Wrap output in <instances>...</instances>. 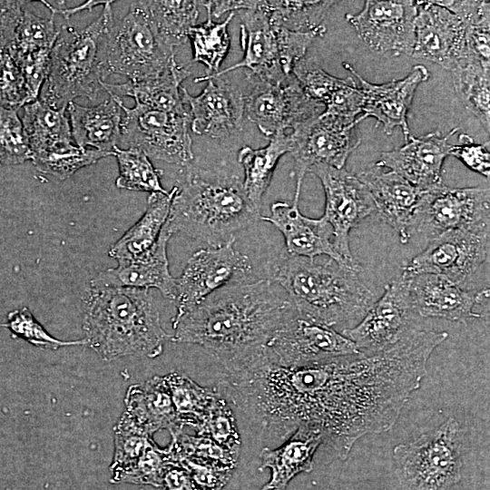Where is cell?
Here are the masks:
<instances>
[{"mask_svg":"<svg viewBox=\"0 0 490 490\" xmlns=\"http://www.w3.org/2000/svg\"><path fill=\"white\" fill-rule=\"evenodd\" d=\"M446 331L413 328L394 345L303 367L265 357L226 372L234 402L270 434L287 439L299 426L319 428L341 459L367 434L388 431L426 375Z\"/></svg>","mask_w":490,"mask_h":490,"instance_id":"obj_1","label":"cell"},{"mask_svg":"<svg viewBox=\"0 0 490 490\" xmlns=\"http://www.w3.org/2000/svg\"><path fill=\"white\" fill-rule=\"evenodd\" d=\"M293 309L269 279L231 284L174 318L171 339L204 348L230 372L262 357L266 343Z\"/></svg>","mask_w":490,"mask_h":490,"instance_id":"obj_2","label":"cell"},{"mask_svg":"<svg viewBox=\"0 0 490 490\" xmlns=\"http://www.w3.org/2000/svg\"><path fill=\"white\" fill-rule=\"evenodd\" d=\"M83 329L87 346L103 360L126 356L156 358L171 337L149 289L89 284Z\"/></svg>","mask_w":490,"mask_h":490,"instance_id":"obj_3","label":"cell"},{"mask_svg":"<svg viewBox=\"0 0 490 490\" xmlns=\"http://www.w3.org/2000/svg\"><path fill=\"white\" fill-rule=\"evenodd\" d=\"M166 226L172 234L218 247L235 240V234L260 220V211L249 201L235 175H209L183 168L174 186Z\"/></svg>","mask_w":490,"mask_h":490,"instance_id":"obj_4","label":"cell"},{"mask_svg":"<svg viewBox=\"0 0 490 490\" xmlns=\"http://www.w3.org/2000/svg\"><path fill=\"white\" fill-rule=\"evenodd\" d=\"M269 279L285 290L299 315L330 328L358 323L377 300L358 271L331 259L319 263L287 254Z\"/></svg>","mask_w":490,"mask_h":490,"instance_id":"obj_5","label":"cell"},{"mask_svg":"<svg viewBox=\"0 0 490 490\" xmlns=\"http://www.w3.org/2000/svg\"><path fill=\"white\" fill-rule=\"evenodd\" d=\"M109 2L101 15L84 29L64 25L50 54L48 75L42 86L40 101L59 110L77 97L95 101L103 90L101 47L106 29L113 19Z\"/></svg>","mask_w":490,"mask_h":490,"instance_id":"obj_6","label":"cell"},{"mask_svg":"<svg viewBox=\"0 0 490 490\" xmlns=\"http://www.w3.org/2000/svg\"><path fill=\"white\" fill-rule=\"evenodd\" d=\"M128 13L109 24L101 47L103 79L111 74L132 81L159 76L175 61L172 47L159 33L146 1L129 2Z\"/></svg>","mask_w":490,"mask_h":490,"instance_id":"obj_7","label":"cell"},{"mask_svg":"<svg viewBox=\"0 0 490 490\" xmlns=\"http://www.w3.org/2000/svg\"><path fill=\"white\" fill-rule=\"evenodd\" d=\"M464 436L453 417L407 444L393 449L404 490H449L461 478Z\"/></svg>","mask_w":490,"mask_h":490,"instance_id":"obj_8","label":"cell"},{"mask_svg":"<svg viewBox=\"0 0 490 490\" xmlns=\"http://www.w3.org/2000/svg\"><path fill=\"white\" fill-rule=\"evenodd\" d=\"M359 353L356 345L333 328L298 313L286 317L266 343V360L281 367H303Z\"/></svg>","mask_w":490,"mask_h":490,"instance_id":"obj_9","label":"cell"},{"mask_svg":"<svg viewBox=\"0 0 490 490\" xmlns=\"http://www.w3.org/2000/svg\"><path fill=\"white\" fill-rule=\"evenodd\" d=\"M121 141L142 151L148 157L185 168L194 158L188 132L189 113L152 109L140 103L132 108L121 103Z\"/></svg>","mask_w":490,"mask_h":490,"instance_id":"obj_10","label":"cell"},{"mask_svg":"<svg viewBox=\"0 0 490 490\" xmlns=\"http://www.w3.org/2000/svg\"><path fill=\"white\" fill-rule=\"evenodd\" d=\"M489 224L483 221L440 233L407 261L402 271L410 275L437 274L464 287L486 260Z\"/></svg>","mask_w":490,"mask_h":490,"instance_id":"obj_11","label":"cell"},{"mask_svg":"<svg viewBox=\"0 0 490 490\" xmlns=\"http://www.w3.org/2000/svg\"><path fill=\"white\" fill-rule=\"evenodd\" d=\"M235 240L194 252L176 279L173 302L179 318L221 288L248 281L252 272L249 257L234 247Z\"/></svg>","mask_w":490,"mask_h":490,"instance_id":"obj_12","label":"cell"},{"mask_svg":"<svg viewBox=\"0 0 490 490\" xmlns=\"http://www.w3.org/2000/svg\"><path fill=\"white\" fill-rule=\"evenodd\" d=\"M245 116L268 137L290 132L319 115L322 104L309 99L291 74L280 81H265L248 74Z\"/></svg>","mask_w":490,"mask_h":490,"instance_id":"obj_13","label":"cell"},{"mask_svg":"<svg viewBox=\"0 0 490 490\" xmlns=\"http://www.w3.org/2000/svg\"><path fill=\"white\" fill-rule=\"evenodd\" d=\"M357 122L321 113L290 132L294 159L291 176L296 180L294 204H299L301 185L309 169L325 164L344 168L350 153L360 143L356 132Z\"/></svg>","mask_w":490,"mask_h":490,"instance_id":"obj_14","label":"cell"},{"mask_svg":"<svg viewBox=\"0 0 490 490\" xmlns=\"http://www.w3.org/2000/svg\"><path fill=\"white\" fill-rule=\"evenodd\" d=\"M309 172L315 174L322 183L326 201L321 217L332 227L338 252L352 270L359 272L362 267L351 253L349 232L376 211L369 191L356 175L344 168L318 164Z\"/></svg>","mask_w":490,"mask_h":490,"instance_id":"obj_15","label":"cell"},{"mask_svg":"<svg viewBox=\"0 0 490 490\" xmlns=\"http://www.w3.org/2000/svg\"><path fill=\"white\" fill-rule=\"evenodd\" d=\"M408 293V277L402 272L385 287L365 316L353 327L341 330L357 347L358 352L371 354L397 343L412 326Z\"/></svg>","mask_w":490,"mask_h":490,"instance_id":"obj_16","label":"cell"},{"mask_svg":"<svg viewBox=\"0 0 490 490\" xmlns=\"http://www.w3.org/2000/svg\"><path fill=\"white\" fill-rule=\"evenodd\" d=\"M489 188H450L443 183L424 191L414 219L413 232L433 238L442 232L489 221Z\"/></svg>","mask_w":490,"mask_h":490,"instance_id":"obj_17","label":"cell"},{"mask_svg":"<svg viewBox=\"0 0 490 490\" xmlns=\"http://www.w3.org/2000/svg\"><path fill=\"white\" fill-rule=\"evenodd\" d=\"M416 13V1L368 0L359 13L347 14L345 17L372 52L411 55Z\"/></svg>","mask_w":490,"mask_h":490,"instance_id":"obj_18","label":"cell"},{"mask_svg":"<svg viewBox=\"0 0 490 490\" xmlns=\"http://www.w3.org/2000/svg\"><path fill=\"white\" fill-rule=\"evenodd\" d=\"M412 56L453 71L467 55V24L433 1H416Z\"/></svg>","mask_w":490,"mask_h":490,"instance_id":"obj_19","label":"cell"},{"mask_svg":"<svg viewBox=\"0 0 490 490\" xmlns=\"http://www.w3.org/2000/svg\"><path fill=\"white\" fill-rule=\"evenodd\" d=\"M195 83L207 82L196 96L181 87L185 105L189 106L191 128L198 135L225 138L242 127L245 116L244 94L222 76H199Z\"/></svg>","mask_w":490,"mask_h":490,"instance_id":"obj_20","label":"cell"},{"mask_svg":"<svg viewBox=\"0 0 490 490\" xmlns=\"http://www.w3.org/2000/svg\"><path fill=\"white\" fill-rule=\"evenodd\" d=\"M406 274L412 309L420 317L465 322L481 317L476 308L488 306V289L473 292L441 275Z\"/></svg>","mask_w":490,"mask_h":490,"instance_id":"obj_21","label":"cell"},{"mask_svg":"<svg viewBox=\"0 0 490 490\" xmlns=\"http://www.w3.org/2000/svg\"><path fill=\"white\" fill-rule=\"evenodd\" d=\"M241 16L240 44L243 58L218 73L207 76H223L231 71L246 68L249 74L265 81H280L286 75L281 66V34L283 26L272 24L267 15L248 1Z\"/></svg>","mask_w":490,"mask_h":490,"instance_id":"obj_22","label":"cell"},{"mask_svg":"<svg viewBox=\"0 0 490 490\" xmlns=\"http://www.w3.org/2000/svg\"><path fill=\"white\" fill-rule=\"evenodd\" d=\"M343 66L358 80L363 93L362 113L358 122L373 117L377 120V125H383V131L387 135L395 128L400 127L407 141L411 135L407 120V112L416 88L429 78L426 67L416 64L403 79L374 84L363 79L350 64L343 63Z\"/></svg>","mask_w":490,"mask_h":490,"instance_id":"obj_23","label":"cell"},{"mask_svg":"<svg viewBox=\"0 0 490 490\" xmlns=\"http://www.w3.org/2000/svg\"><path fill=\"white\" fill-rule=\"evenodd\" d=\"M457 131L454 128L446 136L439 132L418 138L410 135L402 147L383 152L375 165L395 172L422 191L440 185L444 162L452 147L449 139Z\"/></svg>","mask_w":490,"mask_h":490,"instance_id":"obj_24","label":"cell"},{"mask_svg":"<svg viewBox=\"0 0 490 490\" xmlns=\"http://www.w3.org/2000/svg\"><path fill=\"white\" fill-rule=\"evenodd\" d=\"M369 191L378 216L397 233L402 244L412 234L416 208L424 191L393 171L374 166L357 175Z\"/></svg>","mask_w":490,"mask_h":490,"instance_id":"obj_25","label":"cell"},{"mask_svg":"<svg viewBox=\"0 0 490 490\" xmlns=\"http://www.w3.org/2000/svg\"><path fill=\"white\" fill-rule=\"evenodd\" d=\"M260 220L271 223L281 232L288 254L311 260L326 255L351 269L338 252L332 227L322 217H306L299 211V204L278 201L271 205L270 214L261 216Z\"/></svg>","mask_w":490,"mask_h":490,"instance_id":"obj_26","label":"cell"},{"mask_svg":"<svg viewBox=\"0 0 490 490\" xmlns=\"http://www.w3.org/2000/svg\"><path fill=\"white\" fill-rule=\"evenodd\" d=\"M172 235L165 224L157 242L148 253L134 260L117 261L115 268L101 271L90 284L142 289L153 288L173 301L176 279L171 275L167 257V245Z\"/></svg>","mask_w":490,"mask_h":490,"instance_id":"obj_27","label":"cell"},{"mask_svg":"<svg viewBox=\"0 0 490 490\" xmlns=\"http://www.w3.org/2000/svg\"><path fill=\"white\" fill-rule=\"evenodd\" d=\"M124 404L122 416L151 436L161 429H168L171 435L182 430L163 377L153 376L142 384L130 386Z\"/></svg>","mask_w":490,"mask_h":490,"instance_id":"obj_28","label":"cell"},{"mask_svg":"<svg viewBox=\"0 0 490 490\" xmlns=\"http://www.w3.org/2000/svg\"><path fill=\"white\" fill-rule=\"evenodd\" d=\"M319 428L310 425L299 426L279 447L261 451L262 467L271 470L270 480L260 490H284L298 474L310 472L313 456L323 443Z\"/></svg>","mask_w":490,"mask_h":490,"instance_id":"obj_29","label":"cell"},{"mask_svg":"<svg viewBox=\"0 0 490 490\" xmlns=\"http://www.w3.org/2000/svg\"><path fill=\"white\" fill-rule=\"evenodd\" d=\"M110 98L86 107L71 102L66 107L72 136L76 145L112 152L121 141L122 109L121 98Z\"/></svg>","mask_w":490,"mask_h":490,"instance_id":"obj_30","label":"cell"},{"mask_svg":"<svg viewBox=\"0 0 490 490\" xmlns=\"http://www.w3.org/2000/svg\"><path fill=\"white\" fill-rule=\"evenodd\" d=\"M190 73L174 62L162 74L123 83H106L103 82V88L109 94L119 98L130 96L135 103L171 113H185V103L181 93V83Z\"/></svg>","mask_w":490,"mask_h":490,"instance_id":"obj_31","label":"cell"},{"mask_svg":"<svg viewBox=\"0 0 490 490\" xmlns=\"http://www.w3.org/2000/svg\"><path fill=\"white\" fill-rule=\"evenodd\" d=\"M174 187L167 193H150L142 216L109 249L117 261L134 260L148 253L157 242L167 221Z\"/></svg>","mask_w":490,"mask_h":490,"instance_id":"obj_32","label":"cell"},{"mask_svg":"<svg viewBox=\"0 0 490 490\" xmlns=\"http://www.w3.org/2000/svg\"><path fill=\"white\" fill-rule=\"evenodd\" d=\"M292 138L290 132H277L270 137L268 145L253 149L242 147L238 152V161L244 171L242 186L253 205L260 211L262 197L271 181L279 160L290 152Z\"/></svg>","mask_w":490,"mask_h":490,"instance_id":"obj_33","label":"cell"},{"mask_svg":"<svg viewBox=\"0 0 490 490\" xmlns=\"http://www.w3.org/2000/svg\"><path fill=\"white\" fill-rule=\"evenodd\" d=\"M23 107L22 122L33 154L58 144L72 143L66 108L56 110L39 99Z\"/></svg>","mask_w":490,"mask_h":490,"instance_id":"obj_34","label":"cell"},{"mask_svg":"<svg viewBox=\"0 0 490 490\" xmlns=\"http://www.w3.org/2000/svg\"><path fill=\"white\" fill-rule=\"evenodd\" d=\"M451 72L456 93L465 106L480 120L489 132V63L468 53Z\"/></svg>","mask_w":490,"mask_h":490,"instance_id":"obj_35","label":"cell"},{"mask_svg":"<svg viewBox=\"0 0 490 490\" xmlns=\"http://www.w3.org/2000/svg\"><path fill=\"white\" fill-rule=\"evenodd\" d=\"M163 377L169 387L180 426L183 428L189 426L197 431L204 422L218 392L201 387L179 372L169 373Z\"/></svg>","mask_w":490,"mask_h":490,"instance_id":"obj_36","label":"cell"},{"mask_svg":"<svg viewBox=\"0 0 490 490\" xmlns=\"http://www.w3.org/2000/svg\"><path fill=\"white\" fill-rule=\"evenodd\" d=\"M200 5L205 7L207 19L203 24L190 30L188 39L191 44L192 62L204 64L209 72L206 75H211L220 71V66L228 54L230 48L228 25L235 13H230L223 22L215 23L206 1H200Z\"/></svg>","mask_w":490,"mask_h":490,"instance_id":"obj_37","label":"cell"},{"mask_svg":"<svg viewBox=\"0 0 490 490\" xmlns=\"http://www.w3.org/2000/svg\"><path fill=\"white\" fill-rule=\"evenodd\" d=\"M111 155L112 152L63 143L34 152L31 161L38 172L64 181L78 170Z\"/></svg>","mask_w":490,"mask_h":490,"instance_id":"obj_38","label":"cell"},{"mask_svg":"<svg viewBox=\"0 0 490 490\" xmlns=\"http://www.w3.org/2000/svg\"><path fill=\"white\" fill-rule=\"evenodd\" d=\"M335 1H255L275 24L292 31H309L321 24Z\"/></svg>","mask_w":490,"mask_h":490,"instance_id":"obj_39","label":"cell"},{"mask_svg":"<svg viewBox=\"0 0 490 490\" xmlns=\"http://www.w3.org/2000/svg\"><path fill=\"white\" fill-rule=\"evenodd\" d=\"M199 5L200 1H146L152 20L172 47L188 39L199 15Z\"/></svg>","mask_w":490,"mask_h":490,"instance_id":"obj_40","label":"cell"},{"mask_svg":"<svg viewBox=\"0 0 490 490\" xmlns=\"http://www.w3.org/2000/svg\"><path fill=\"white\" fill-rule=\"evenodd\" d=\"M118 167L117 188L144 192L167 193L161 183L162 171L154 168L149 157L140 149L128 147L113 150Z\"/></svg>","mask_w":490,"mask_h":490,"instance_id":"obj_41","label":"cell"},{"mask_svg":"<svg viewBox=\"0 0 490 490\" xmlns=\"http://www.w3.org/2000/svg\"><path fill=\"white\" fill-rule=\"evenodd\" d=\"M113 433L114 453L110 466L111 482L121 483L122 478L133 468L153 439L122 416L115 425Z\"/></svg>","mask_w":490,"mask_h":490,"instance_id":"obj_42","label":"cell"},{"mask_svg":"<svg viewBox=\"0 0 490 490\" xmlns=\"http://www.w3.org/2000/svg\"><path fill=\"white\" fill-rule=\"evenodd\" d=\"M170 448L174 461L189 458L217 466L234 469L240 452L230 450L208 436H190L180 431L172 434Z\"/></svg>","mask_w":490,"mask_h":490,"instance_id":"obj_43","label":"cell"},{"mask_svg":"<svg viewBox=\"0 0 490 490\" xmlns=\"http://www.w3.org/2000/svg\"><path fill=\"white\" fill-rule=\"evenodd\" d=\"M57 35L54 15L41 17L24 5L15 43L6 51L14 55L52 49Z\"/></svg>","mask_w":490,"mask_h":490,"instance_id":"obj_44","label":"cell"},{"mask_svg":"<svg viewBox=\"0 0 490 490\" xmlns=\"http://www.w3.org/2000/svg\"><path fill=\"white\" fill-rule=\"evenodd\" d=\"M32 150L17 110L0 104V167L32 160Z\"/></svg>","mask_w":490,"mask_h":490,"instance_id":"obj_45","label":"cell"},{"mask_svg":"<svg viewBox=\"0 0 490 490\" xmlns=\"http://www.w3.org/2000/svg\"><path fill=\"white\" fill-rule=\"evenodd\" d=\"M0 327L9 329L14 338L24 339L38 348L58 349L62 347L87 346L84 338L67 341L53 337L27 307L10 311L7 321L0 323Z\"/></svg>","mask_w":490,"mask_h":490,"instance_id":"obj_46","label":"cell"},{"mask_svg":"<svg viewBox=\"0 0 490 490\" xmlns=\"http://www.w3.org/2000/svg\"><path fill=\"white\" fill-rule=\"evenodd\" d=\"M292 74L305 94L324 107L348 80V78L341 79L328 74L317 63L306 58L295 64Z\"/></svg>","mask_w":490,"mask_h":490,"instance_id":"obj_47","label":"cell"},{"mask_svg":"<svg viewBox=\"0 0 490 490\" xmlns=\"http://www.w3.org/2000/svg\"><path fill=\"white\" fill-rule=\"evenodd\" d=\"M196 433L197 435L210 437L230 450L237 452L240 450L241 440L235 417L225 399L219 392L211 406L204 422Z\"/></svg>","mask_w":490,"mask_h":490,"instance_id":"obj_48","label":"cell"},{"mask_svg":"<svg viewBox=\"0 0 490 490\" xmlns=\"http://www.w3.org/2000/svg\"><path fill=\"white\" fill-rule=\"evenodd\" d=\"M172 463L176 462L170 446L162 448L153 441L145 449L133 468L122 478L121 483L161 487L165 470Z\"/></svg>","mask_w":490,"mask_h":490,"instance_id":"obj_49","label":"cell"},{"mask_svg":"<svg viewBox=\"0 0 490 490\" xmlns=\"http://www.w3.org/2000/svg\"><path fill=\"white\" fill-rule=\"evenodd\" d=\"M27 103V91L23 74L7 51L0 52V104L19 109Z\"/></svg>","mask_w":490,"mask_h":490,"instance_id":"obj_50","label":"cell"},{"mask_svg":"<svg viewBox=\"0 0 490 490\" xmlns=\"http://www.w3.org/2000/svg\"><path fill=\"white\" fill-rule=\"evenodd\" d=\"M52 49L11 55L20 68L27 91V103L36 101L48 75ZM26 103V104H27Z\"/></svg>","mask_w":490,"mask_h":490,"instance_id":"obj_51","label":"cell"},{"mask_svg":"<svg viewBox=\"0 0 490 490\" xmlns=\"http://www.w3.org/2000/svg\"><path fill=\"white\" fill-rule=\"evenodd\" d=\"M177 463L201 490H221L230 479L233 471L189 458L179 459Z\"/></svg>","mask_w":490,"mask_h":490,"instance_id":"obj_52","label":"cell"},{"mask_svg":"<svg viewBox=\"0 0 490 490\" xmlns=\"http://www.w3.org/2000/svg\"><path fill=\"white\" fill-rule=\"evenodd\" d=\"M458 141L459 144H452L449 155L457 158L471 171L489 178V142L475 143L468 134H460Z\"/></svg>","mask_w":490,"mask_h":490,"instance_id":"obj_53","label":"cell"},{"mask_svg":"<svg viewBox=\"0 0 490 490\" xmlns=\"http://www.w3.org/2000/svg\"><path fill=\"white\" fill-rule=\"evenodd\" d=\"M26 1L0 0V52L15 43Z\"/></svg>","mask_w":490,"mask_h":490,"instance_id":"obj_54","label":"cell"},{"mask_svg":"<svg viewBox=\"0 0 490 490\" xmlns=\"http://www.w3.org/2000/svg\"><path fill=\"white\" fill-rule=\"evenodd\" d=\"M447 9L468 26L489 24L490 5L488 1H433Z\"/></svg>","mask_w":490,"mask_h":490,"instance_id":"obj_55","label":"cell"},{"mask_svg":"<svg viewBox=\"0 0 490 490\" xmlns=\"http://www.w3.org/2000/svg\"><path fill=\"white\" fill-rule=\"evenodd\" d=\"M162 490H201L178 463L171 464L162 476Z\"/></svg>","mask_w":490,"mask_h":490,"instance_id":"obj_56","label":"cell"},{"mask_svg":"<svg viewBox=\"0 0 490 490\" xmlns=\"http://www.w3.org/2000/svg\"><path fill=\"white\" fill-rule=\"evenodd\" d=\"M111 1H98V0H88L81 5H78L74 7H56L54 5L50 4V2L47 1H41L43 5H44L51 12L52 15H61L65 19H68L70 16L75 15L76 13L84 11V10H92L93 7L98 5L104 6L106 4H108Z\"/></svg>","mask_w":490,"mask_h":490,"instance_id":"obj_57","label":"cell"}]
</instances>
